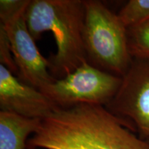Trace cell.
<instances>
[{
  "label": "cell",
  "mask_w": 149,
  "mask_h": 149,
  "mask_svg": "<svg viewBox=\"0 0 149 149\" xmlns=\"http://www.w3.org/2000/svg\"><path fill=\"white\" fill-rule=\"evenodd\" d=\"M11 48L8 36L4 28L0 26V61L1 64L4 66L12 73L18 72V68L15 61L11 56Z\"/></svg>",
  "instance_id": "8fae6325"
},
{
  "label": "cell",
  "mask_w": 149,
  "mask_h": 149,
  "mask_svg": "<svg viewBox=\"0 0 149 149\" xmlns=\"http://www.w3.org/2000/svg\"><path fill=\"white\" fill-rule=\"evenodd\" d=\"M25 18L35 40L46 31L54 35L57 52L48 60L55 79H63L88 61L84 40V1L31 0Z\"/></svg>",
  "instance_id": "7a4b0ae2"
},
{
  "label": "cell",
  "mask_w": 149,
  "mask_h": 149,
  "mask_svg": "<svg viewBox=\"0 0 149 149\" xmlns=\"http://www.w3.org/2000/svg\"><path fill=\"white\" fill-rule=\"evenodd\" d=\"M0 108L1 111L43 120L59 107L42 91L0 64Z\"/></svg>",
  "instance_id": "52a82bcc"
},
{
  "label": "cell",
  "mask_w": 149,
  "mask_h": 149,
  "mask_svg": "<svg viewBox=\"0 0 149 149\" xmlns=\"http://www.w3.org/2000/svg\"><path fill=\"white\" fill-rule=\"evenodd\" d=\"M127 37L132 57L149 58V20L128 29Z\"/></svg>",
  "instance_id": "30bf717a"
},
{
  "label": "cell",
  "mask_w": 149,
  "mask_h": 149,
  "mask_svg": "<svg viewBox=\"0 0 149 149\" xmlns=\"http://www.w3.org/2000/svg\"><path fill=\"white\" fill-rule=\"evenodd\" d=\"M42 120L0 112V149H24L26 139L36 133Z\"/></svg>",
  "instance_id": "ba28073f"
},
{
  "label": "cell",
  "mask_w": 149,
  "mask_h": 149,
  "mask_svg": "<svg viewBox=\"0 0 149 149\" xmlns=\"http://www.w3.org/2000/svg\"><path fill=\"white\" fill-rule=\"evenodd\" d=\"M30 0H1L0 18L1 19L10 17L22 9L26 8Z\"/></svg>",
  "instance_id": "7c38bea8"
},
{
  "label": "cell",
  "mask_w": 149,
  "mask_h": 149,
  "mask_svg": "<svg viewBox=\"0 0 149 149\" xmlns=\"http://www.w3.org/2000/svg\"><path fill=\"white\" fill-rule=\"evenodd\" d=\"M107 109L130 119L144 138L149 137V58L133 57L129 68Z\"/></svg>",
  "instance_id": "5b68a950"
},
{
  "label": "cell",
  "mask_w": 149,
  "mask_h": 149,
  "mask_svg": "<svg viewBox=\"0 0 149 149\" xmlns=\"http://www.w3.org/2000/svg\"><path fill=\"white\" fill-rule=\"evenodd\" d=\"M121 82L122 77L100 70L86 61L41 91L59 108L81 104L102 106L113 98Z\"/></svg>",
  "instance_id": "277c9868"
},
{
  "label": "cell",
  "mask_w": 149,
  "mask_h": 149,
  "mask_svg": "<svg viewBox=\"0 0 149 149\" xmlns=\"http://www.w3.org/2000/svg\"><path fill=\"white\" fill-rule=\"evenodd\" d=\"M27 7L1 19V24L8 36L19 79L41 91L56 79L50 72L48 60L40 53L29 32L25 18Z\"/></svg>",
  "instance_id": "8992f818"
},
{
  "label": "cell",
  "mask_w": 149,
  "mask_h": 149,
  "mask_svg": "<svg viewBox=\"0 0 149 149\" xmlns=\"http://www.w3.org/2000/svg\"><path fill=\"white\" fill-rule=\"evenodd\" d=\"M132 125L101 105L58 108L42 120L29 148L46 149H149Z\"/></svg>",
  "instance_id": "6da1fadb"
},
{
  "label": "cell",
  "mask_w": 149,
  "mask_h": 149,
  "mask_svg": "<svg viewBox=\"0 0 149 149\" xmlns=\"http://www.w3.org/2000/svg\"><path fill=\"white\" fill-rule=\"evenodd\" d=\"M117 16L126 29L148 21L149 0H130Z\"/></svg>",
  "instance_id": "9c48e42d"
},
{
  "label": "cell",
  "mask_w": 149,
  "mask_h": 149,
  "mask_svg": "<svg viewBox=\"0 0 149 149\" xmlns=\"http://www.w3.org/2000/svg\"><path fill=\"white\" fill-rule=\"evenodd\" d=\"M84 40L87 57L113 74L122 77L131 63L127 29L117 15L101 1H84Z\"/></svg>",
  "instance_id": "3957f363"
}]
</instances>
